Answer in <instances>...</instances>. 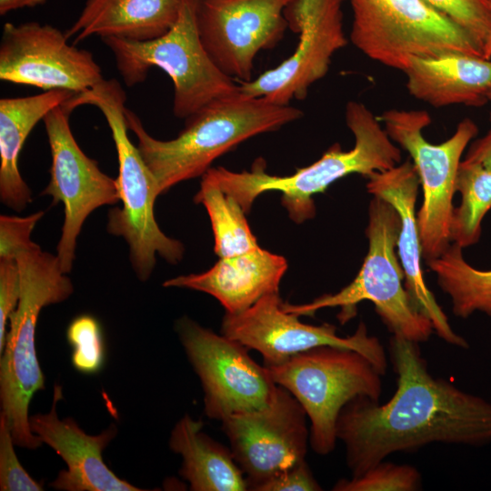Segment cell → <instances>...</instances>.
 Returning a JSON list of instances; mask_svg holds the SVG:
<instances>
[{
	"mask_svg": "<svg viewBox=\"0 0 491 491\" xmlns=\"http://www.w3.org/2000/svg\"><path fill=\"white\" fill-rule=\"evenodd\" d=\"M389 354L396 390L384 405L366 396L340 411L336 437L352 476L396 452L434 442L482 446L491 442V402L434 377L417 343L393 336Z\"/></svg>",
	"mask_w": 491,
	"mask_h": 491,
	"instance_id": "cell-1",
	"label": "cell"
},
{
	"mask_svg": "<svg viewBox=\"0 0 491 491\" xmlns=\"http://www.w3.org/2000/svg\"><path fill=\"white\" fill-rule=\"evenodd\" d=\"M302 110L251 97L240 91L215 99L185 118L184 128L171 140L150 135L140 118L125 107L127 127L154 175L159 195L175 185L202 176L211 164L244 141L278 130L303 116Z\"/></svg>",
	"mask_w": 491,
	"mask_h": 491,
	"instance_id": "cell-2",
	"label": "cell"
},
{
	"mask_svg": "<svg viewBox=\"0 0 491 491\" xmlns=\"http://www.w3.org/2000/svg\"><path fill=\"white\" fill-rule=\"evenodd\" d=\"M346 123L355 137L354 147L345 151L338 143L331 145L313 164L293 175L268 174L266 161L257 158L250 171L233 172L225 167L206 173L221 189L248 213L256 198L265 192L281 193V204L289 217L301 224L316 215L313 196L351 174L368 176L400 164L401 151L388 136L380 120L363 103L351 100L346 105Z\"/></svg>",
	"mask_w": 491,
	"mask_h": 491,
	"instance_id": "cell-3",
	"label": "cell"
},
{
	"mask_svg": "<svg viewBox=\"0 0 491 491\" xmlns=\"http://www.w3.org/2000/svg\"><path fill=\"white\" fill-rule=\"evenodd\" d=\"M125 100L117 80L104 79L94 87L75 94L63 106L71 114L80 105H91L106 120L117 154L116 182L121 203L120 207L109 211L106 230L125 240L132 267L144 282L155 268L156 255L176 264L183 258L185 248L180 241L167 236L155 218L154 205L159 192L154 175L127 135Z\"/></svg>",
	"mask_w": 491,
	"mask_h": 491,
	"instance_id": "cell-4",
	"label": "cell"
},
{
	"mask_svg": "<svg viewBox=\"0 0 491 491\" xmlns=\"http://www.w3.org/2000/svg\"><path fill=\"white\" fill-rule=\"evenodd\" d=\"M15 260L21 293L11 314L10 329L0 358L1 414L15 446L36 449L43 442L32 432L29 403L45 387V376L35 350V329L41 310L66 300L74 286L62 270L57 256L34 244L19 252Z\"/></svg>",
	"mask_w": 491,
	"mask_h": 491,
	"instance_id": "cell-5",
	"label": "cell"
},
{
	"mask_svg": "<svg viewBox=\"0 0 491 491\" xmlns=\"http://www.w3.org/2000/svg\"><path fill=\"white\" fill-rule=\"evenodd\" d=\"M399 226L396 209L386 200L374 196L366 230L368 251L355 279L340 291L307 304L283 302L284 310L298 316H310L322 308L340 307L338 319L344 324L356 315L360 302L370 301L393 336L417 344L427 341L434 331L432 323L413 306L403 284L405 274L396 254Z\"/></svg>",
	"mask_w": 491,
	"mask_h": 491,
	"instance_id": "cell-6",
	"label": "cell"
},
{
	"mask_svg": "<svg viewBox=\"0 0 491 491\" xmlns=\"http://www.w3.org/2000/svg\"><path fill=\"white\" fill-rule=\"evenodd\" d=\"M198 0H182L178 18L163 35L147 41L106 37L117 70L128 86L142 83L153 66L174 84L173 113L187 118L208 103L239 92L206 52L197 27Z\"/></svg>",
	"mask_w": 491,
	"mask_h": 491,
	"instance_id": "cell-7",
	"label": "cell"
},
{
	"mask_svg": "<svg viewBox=\"0 0 491 491\" xmlns=\"http://www.w3.org/2000/svg\"><path fill=\"white\" fill-rule=\"evenodd\" d=\"M266 368L306 411L309 444L319 455L334 450L337 418L348 402L358 396L378 402L382 393V375L362 354L346 348L319 346Z\"/></svg>",
	"mask_w": 491,
	"mask_h": 491,
	"instance_id": "cell-8",
	"label": "cell"
},
{
	"mask_svg": "<svg viewBox=\"0 0 491 491\" xmlns=\"http://www.w3.org/2000/svg\"><path fill=\"white\" fill-rule=\"evenodd\" d=\"M349 2L351 43L383 65L404 72L412 57L449 52L483 56L481 46L466 30L426 0Z\"/></svg>",
	"mask_w": 491,
	"mask_h": 491,
	"instance_id": "cell-9",
	"label": "cell"
},
{
	"mask_svg": "<svg viewBox=\"0 0 491 491\" xmlns=\"http://www.w3.org/2000/svg\"><path fill=\"white\" fill-rule=\"evenodd\" d=\"M391 140L413 160L423 191L416 213L422 256L429 261L450 246L449 227L454 211L453 197L461 157L478 133L470 118L462 119L450 138L432 144L423 131L432 119L426 110H386L380 115Z\"/></svg>",
	"mask_w": 491,
	"mask_h": 491,
	"instance_id": "cell-10",
	"label": "cell"
},
{
	"mask_svg": "<svg viewBox=\"0 0 491 491\" xmlns=\"http://www.w3.org/2000/svg\"><path fill=\"white\" fill-rule=\"evenodd\" d=\"M175 330L201 382L209 418L222 421L272 403L278 385L266 366L249 356L246 346L187 316L177 320Z\"/></svg>",
	"mask_w": 491,
	"mask_h": 491,
	"instance_id": "cell-11",
	"label": "cell"
},
{
	"mask_svg": "<svg viewBox=\"0 0 491 491\" xmlns=\"http://www.w3.org/2000/svg\"><path fill=\"white\" fill-rule=\"evenodd\" d=\"M346 0H293L285 9L288 28L298 34L295 52L256 78L238 82L241 94L288 105L306 99L326 76L332 56L347 45L342 6Z\"/></svg>",
	"mask_w": 491,
	"mask_h": 491,
	"instance_id": "cell-12",
	"label": "cell"
},
{
	"mask_svg": "<svg viewBox=\"0 0 491 491\" xmlns=\"http://www.w3.org/2000/svg\"><path fill=\"white\" fill-rule=\"evenodd\" d=\"M282 303L278 292L271 293L241 313H225L221 334L260 353L266 366L282 364L316 347L336 346L362 354L385 375L387 367L385 349L378 338L368 335L363 322L352 336L342 337L333 325L302 323L298 316L284 310Z\"/></svg>",
	"mask_w": 491,
	"mask_h": 491,
	"instance_id": "cell-13",
	"label": "cell"
},
{
	"mask_svg": "<svg viewBox=\"0 0 491 491\" xmlns=\"http://www.w3.org/2000/svg\"><path fill=\"white\" fill-rule=\"evenodd\" d=\"M69 115L61 105L43 119L52 163L50 181L42 195L64 206L56 256L65 274L73 268L77 238L86 218L95 209L120 201L116 178L102 172L96 161L83 152L71 131Z\"/></svg>",
	"mask_w": 491,
	"mask_h": 491,
	"instance_id": "cell-14",
	"label": "cell"
},
{
	"mask_svg": "<svg viewBox=\"0 0 491 491\" xmlns=\"http://www.w3.org/2000/svg\"><path fill=\"white\" fill-rule=\"evenodd\" d=\"M307 416L284 387L268 406L223 419L233 456L243 472L247 490L305 461L309 443Z\"/></svg>",
	"mask_w": 491,
	"mask_h": 491,
	"instance_id": "cell-15",
	"label": "cell"
},
{
	"mask_svg": "<svg viewBox=\"0 0 491 491\" xmlns=\"http://www.w3.org/2000/svg\"><path fill=\"white\" fill-rule=\"evenodd\" d=\"M67 41L65 33L47 24L5 23L0 43V79L75 94L102 82L101 67L93 55Z\"/></svg>",
	"mask_w": 491,
	"mask_h": 491,
	"instance_id": "cell-16",
	"label": "cell"
},
{
	"mask_svg": "<svg viewBox=\"0 0 491 491\" xmlns=\"http://www.w3.org/2000/svg\"><path fill=\"white\" fill-rule=\"evenodd\" d=\"M293 0H198L200 39L214 63L227 75L252 79L258 52L275 47L288 23Z\"/></svg>",
	"mask_w": 491,
	"mask_h": 491,
	"instance_id": "cell-17",
	"label": "cell"
},
{
	"mask_svg": "<svg viewBox=\"0 0 491 491\" xmlns=\"http://www.w3.org/2000/svg\"><path fill=\"white\" fill-rule=\"evenodd\" d=\"M366 178L367 191L388 202L398 214L397 256L405 274V287L413 306L431 321L440 338L450 345L467 348L466 340L452 329L424 278L416 212L420 182L413 163L407 159L387 170L374 172Z\"/></svg>",
	"mask_w": 491,
	"mask_h": 491,
	"instance_id": "cell-18",
	"label": "cell"
},
{
	"mask_svg": "<svg viewBox=\"0 0 491 491\" xmlns=\"http://www.w3.org/2000/svg\"><path fill=\"white\" fill-rule=\"evenodd\" d=\"M62 386H54L51 410L30 416L33 433L65 462L67 469L59 472L50 486L64 491H141L117 477L103 460L102 453L117 434L111 425L101 434H85L71 417L59 419L56 404L62 399Z\"/></svg>",
	"mask_w": 491,
	"mask_h": 491,
	"instance_id": "cell-19",
	"label": "cell"
},
{
	"mask_svg": "<svg viewBox=\"0 0 491 491\" xmlns=\"http://www.w3.org/2000/svg\"><path fill=\"white\" fill-rule=\"evenodd\" d=\"M286 269L284 256L259 246L242 255L221 257L205 272L179 276L163 286L206 293L219 301L225 313L238 314L264 296L277 293Z\"/></svg>",
	"mask_w": 491,
	"mask_h": 491,
	"instance_id": "cell-20",
	"label": "cell"
},
{
	"mask_svg": "<svg viewBox=\"0 0 491 491\" xmlns=\"http://www.w3.org/2000/svg\"><path fill=\"white\" fill-rule=\"evenodd\" d=\"M404 73L408 93L433 107L488 102L491 59L463 52L412 57Z\"/></svg>",
	"mask_w": 491,
	"mask_h": 491,
	"instance_id": "cell-21",
	"label": "cell"
},
{
	"mask_svg": "<svg viewBox=\"0 0 491 491\" xmlns=\"http://www.w3.org/2000/svg\"><path fill=\"white\" fill-rule=\"evenodd\" d=\"M182 0H86L67 39L90 36L147 41L165 34L176 22Z\"/></svg>",
	"mask_w": 491,
	"mask_h": 491,
	"instance_id": "cell-22",
	"label": "cell"
},
{
	"mask_svg": "<svg viewBox=\"0 0 491 491\" xmlns=\"http://www.w3.org/2000/svg\"><path fill=\"white\" fill-rule=\"evenodd\" d=\"M75 93L64 89L0 100V200L21 212L32 202V193L22 177L18 160L30 132L45 115Z\"/></svg>",
	"mask_w": 491,
	"mask_h": 491,
	"instance_id": "cell-23",
	"label": "cell"
},
{
	"mask_svg": "<svg viewBox=\"0 0 491 491\" xmlns=\"http://www.w3.org/2000/svg\"><path fill=\"white\" fill-rule=\"evenodd\" d=\"M203 422L185 414L174 426L169 447L182 458L180 475L192 491L247 490L233 454L203 432Z\"/></svg>",
	"mask_w": 491,
	"mask_h": 491,
	"instance_id": "cell-24",
	"label": "cell"
},
{
	"mask_svg": "<svg viewBox=\"0 0 491 491\" xmlns=\"http://www.w3.org/2000/svg\"><path fill=\"white\" fill-rule=\"evenodd\" d=\"M462 250L452 243L440 256L426 264L436 275L441 289L450 296L456 316L466 318L476 311L491 316V269L470 266Z\"/></svg>",
	"mask_w": 491,
	"mask_h": 491,
	"instance_id": "cell-25",
	"label": "cell"
},
{
	"mask_svg": "<svg viewBox=\"0 0 491 491\" xmlns=\"http://www.w3.org/2000/svg\"><path fill=\"white\" fill-rule=\"evenodd\" d=\"M194 201L202 204L209 215L215 239L214 251L217 256H235L259 247L246 212L207 173L202 175Z\"/></svg>",
	"mask_w": 491,
	"mask_h": 491,
	"instance_id": "cell-26",
	"label": "cell"
},
{
	"mask_svg": "<svg viewBox=\"0 0 491 491\" xmlns=\"http://www.w3.org/2000/svg\"><path fill=\"white\" fill-rule=\"evenodd\" d=\"M456 190L461 195V203L454 208L449 237L451 243L465 248L479 241L482 221L491 209V169L462 160Z\"/></svg>",
	"mask_w": 491,
	"mask_h": 491,
	"instance_id": "cell-27",
	"label": "cell"
},
{
	"mask_svg": "<svg viewBox=\"0 0 491 491\" xmlns=\"http://www.w3.org/2000/svg\"><path fill=\"white\" fill-rule=\"evenodd\" d=\"M66 338L72 347L71 362L85 375L102 370L105 361V346L102 327L94 316L81 315L71 321Z\"/></svg>",
	"mask_w": 491,
	"mask_h": 491,
	"instance_id": "cell-28",
	"label": "cell"
},
{
	"mask_svg": "<svg viewBox=\"0 0 491 491\" xmlns=\"http://www.w3.org/2000/svg\"><path fill=\"white\" fill-rule=\"evenodd\" d=\"M421 486L419 472L408 465L384 461L350 480H339L335 491H414Z\"/></svg>",
	"mask_w": 491,
	"mask_h": 491,
	"instance_id": "cell-29",
	"label": "cell"
},
{
	"mask_svg": "<svg viewBox=\"0 0 491 491\" xmlns=\"http://www.w3.org/2000/svg\"><path fill=\"white\" fill-rule=\"evenodd\" d=\"M466 30L483 50L491 30L489 0H426Z\"/></svg>",
	"mask_w": 491,
	"mask_h": 491,
	"instance_id": "cell-30",
	"label": "cell"
},
{
	"mask_svg": "<svg viewBox=\"0 0 491 491\" xmlns=\"http://www.w3.org/2000/svg\"><path fill=\"white\" fill-rule=\"evenodd\" d=\"M15 442L5 416L0 415V490L41 491L43 486L33 479L20 464Z\"/></svg>",
	"mask_w": 491,
	"mask_h": 491,
	"instance_id": "cell-31",
	"label": "cell"
},
{
	"mask_svg": "<svg viewBox=\"0 0 491 491\" xmlns=\"http://www.w3.org/2000/svg\"><path fill=\"white\" fill-rule=\"evenodd\" d=\"M44 212L38 211L26 216H0V258H15L16 255L35 244L31 234Z\"/></svg>",
	"mask_w": 491,
	"mask_h": 491,
	"instance_id": "cell-32",
	"label": "cell"
},
{
	"mask_svg": "<svg viewBox=\"0 0 491 491\" xmlns=\"http://www.w3.org/2000/svg\"><path fill=\"white\" fill-rule=\"evenodd\" d=\"M20 293V273L15 258H0V353L5 344L7 320L18 304Z\"/></svg>",
	"mask_w": 491,
	"mask_h": 491,
	"instance_id": "cell-33",
	"label": "cell"
},
{
	"mask_svg": "<svg viewBox=\"0 0 491 491\" xmlns=\"http://www.w3.org/2000/svg\"><path fill=\"white\" fill-rule=\"evenodd\" d=\"M321 486L306 460L272 477L259 491H317Z\"/></svg>",
	"mask_w": 491,
	"mask_h": 491,
	"instance_id": "cell-34",
	"label": "cell"
},
{
	"mask_svg": "<svg viewBox=\"0 0 491 491\" xmlns=\"http://www.w3.org/2000/svg\"><path fill=\"white\" fill-rule=\"evenodd\" d=\"M464 160L477 163L488 169H491V125L484 136L476 139L471 144Z\"/></svg>",
	"mask_w": 491,
	"mask_h": 491,
	"instance_id": "cell-35",
	"label": "cell"
},
{
	"mask_svg": "<svg viewBox=\"0 0 491 491\" xmlns=\"http://www.w3.org/2000/svg\"><path fill=\"white\" fill-rule=\"evenodd\" d=\"M47 0H0V15L23 8L45 4Z\"/></svg>",
	"mask_w": 491,
	"mask_h": 491,
	"instance_id": "cell-36",
	"label": "cell"
},
{
	"mask_svg": "<svg viewBox=\"0 0 491 491\" xmlns=\"http://www.w3.org/2000/svg\"><path fill=\"white\" fill-rule=\"evenodd\" d=\"M491 8V0H489ZM483 56L486 59H491V30L483 46Z\"/></svg>",
	"mask_w": 491,
	"mask_h": 491,
	"instance_id": "cell-37",
	"label": "cell"
},
{
	"mask_svg": "<svg viewBox=\"0 0 491 491\" xmlns=\"http://www.w3.org/2000/svg\"><path fill=\"white\" fill-rule=\"evenodd\" d=\"M487 99H488V101H491V88L489 89V91L487 93Z\"/></svg>",
	"mask_w": 491,
	"mask_h": 491,
	"instance_id": "cell-38",
	"label": "cell"
}]
</instances>
